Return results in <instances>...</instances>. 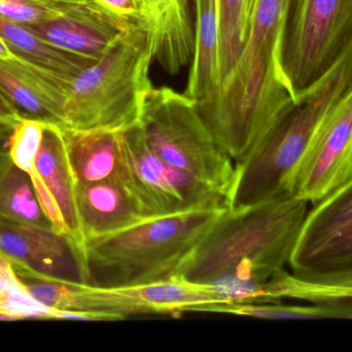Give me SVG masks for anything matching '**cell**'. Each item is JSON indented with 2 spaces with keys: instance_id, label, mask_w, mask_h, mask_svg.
Masks as SVG:
<instances>
[{
  "instance_id": "19",
  "label": "cell",
  "mask_w": 352,
  "mask_h": 352,
  "mask_svg": "<svg viewBox=\"0 0 352 352\" xmlns=\"http://www.w3.org/2000/svg\"><path fill=\"white\" fill-rule=\"evenodd\" d=\"M0 92L25 117L59 125L50 70L20 57L0 59Z\"/></svg>"
},
{
  "instance_id": "30",
  "label": "cell",
  "mask_w": 352,
  "mask_h": 352,
  "mask_svg": "<svg viewBox=\"0 0 352 352\" xmlns=\"http://www.w3.org/2000/svg\"><path fill=\"white\" fill-rule=\"evenodd\" d=\"M16 57H18V56L12 53V50L6 45V41L0 37V59H14Z\"/></svg>"
},
{
  "instance_id": "2",
  "label": "cell",
  "mask_w": 352,
  "mask_h": 352,
  "mask_svg": "<svg viewBox=\"0 0 352 352\" xmlns=\"http://www.w3.org/2000/svg\"><path fill=\"white\" fill-rule=\"evenodd\" d=\"M289 0H258L237 62L214 96L198 107L221 148L239 163L294 101L283 68Z\"/></svg>"
},
{
  "instance_id": "32",
  "label": "cell",
  "mask_w": 352,
  "mask_h": 352,
  "mask_svg": "<svg viewBox=\"0 0 352 352\" xmlns=\"http://www.w3.org/2000/svg\"><path fill=\"white\" fill-rule=\"evenodd\" d=\"M256 2H258V0H246V30H248V21H250V17H252V12H254V8H256Z\"/></svg>"
},
{
  "instance_id": "6",
  "label": "cell",
  "mask_w": 352,
  "mask_h": 352,
  "mask_svg": "<svg viewBox=\"0 0 352 352\" xmlns=\"http://www.w3.org/2000/svg\"><path fill=\"white\" fill-rule=\"evenodd\" d=\"M140 125L159 158L227 196L235 163L215 140L196 101L170 87H153Z\"/></svg>"
},
{
  "instance_id": "25",
  "label": "cell",
  "mask_w": 352,
  "mask_h": 352,
  "mask_svg": "<svg viewBox=\"0 0 352 352\" xmlns=\"http://www.w3.org/2000/svg\"><path fill=\"white\" fill-rule=\"evenodd\" d=\"M45 123L47 122L23 117L10 134L8 155L12 163L29 177L37 173L36 159L43 143Z\"/></svg>"
},
{
  "instance_id": "20",
  "label": "cell",
  "mask_w": 352,
  "mask_h": 352,
  "mask_svg": "<svg viewBox=\"0 0 352 352\" xmlns=\"http://www.w3.org/2000/svg\"><path fill=\"white\" fill-rule=\"evenodd\" d=\"M0 37L18 57L55 74L72 76L98 59L82 57L54 47L26 25L0 16Z\"/></svg>"
},
{
  "instance_id": "18",
  "label": "cell",
  "mask_w": 352,
  "mask_h": 352,
  "mask_svg": "<svg viewBox=\"0 0 352 352\" xmlns=\"http://www.w3.org/2000/svg\"><path fill=\"white\" fill-rule=\"evenodd\" d=\"M194 49L184 94L198 107L219 86V22L217 0H194Z\"/></svg>"
},
{
  "instance_id": "33",
  "label": "cell",
  "mask_w": 352,
  "mask_h": 352,
  "mask_svg": "<svg viewBox=\"0 0 352 352\" xmlns=\"http://www.w3.org/2000/svg\"><path fill=\"white\" fill-rule=\"evenodd\" d=\"M0 322H12V320L10 316L6 315V314L0 312Z\"/></svg>"
},
{
  "instance_id": "9",
  "label": "cell",
  "mask_w": 352,
  "mask_h": 352,
  "mask_svg": "<svg viewBox=\"0 0 352 352\" xmlns=\"http://www.w3.org/2000/svg\"><path fill=\"white\" fill-rule=\"evenodd\" d=\"M289 265L310 282L352 274V179L307 213Z\"/></svg>"
},
{
  "instance_id": "31",
  "label": "cell",
  "mask_w": 352,
  "mask_h": 352,
  "mask_svg": "<svg viewBox=\"0 0 352 352\" xmlns=\"http://www.w3.org/2000/svg\"><path fill=\"white\" fill-rule=\"evenodd\" d=\"M324 284L341 285V287H352V274L347 276L340 277V278L333 279L330 281H324Z\"/></svg>"
},
{
  "instance_id": "10",
  "label": "cell",
  "mask_w": 352,
  "mask_h": 352,
  "mask_svg": "<svg viewBox=\"0 0 352 352\" xmlns=\"http://www.w3.org/2000/svg\"><path fill=\"white\" fill-rule=\"evenodd\" d=\"M68 309L85 313H103L118 320L138 314L178 316L197 307L225 303L208 285L179 278L140 287L101 289L84 282H72L67 293Z\"/></svg>"
},
{
  "instance_id": "1",
  "label": "cell",
  "mask_w": 352,
  "mask_h": 352,
  "mask_svg": "<svg viewBox=\"0 0 352 352\" xmlns=\"http://www.w3.org/2000/svg\"><path fill=\"white\" fill-rule=\"evenodd\" d=\"M307 209L296 198L225 207L175 278L208 285L225 303L258 302L263 285L289 264Z\"/></svg>"
},
{
  "instance_id": "16",
  "label": "cell",
  "mask_w": 352,
  "mask_h": 352,
  "mask_svg": "<svg viewBox=\"0 0 352 352\" xmlns=\"http://www.w3.org/2000/svg\"><path fill=\"white\" fill-rule=\"evenodd\" d=\"M78 208L86 241L118 233L146 219L121 177L78 183Z\"/></svg>"
},
{
  "instance_id": "21",
  "label": "cell",
  "mask_w": 352,
  "mask_h": 352,
  "mask_svg": "<svg viewBox=\"0 0 352 352\" xmlns=\"http://www.w3.org/2000/svg\"><path fill=\"white\" fill-rule=\"evenodd\" d=\"M6 225L53 229L35 196L30 177L12 163L8 153L0 157V227Z\"/></svg>"
},
{
  "instance_id": "28",
  "label": "cell",
  "mask_w": 352,
  "mask_h": 352,
  "mask_svg": "<svg viewBox=\"0 0 352 352\" xmlns=\"http://www.w3.org/2000/svg\"><path fill=\"white\" fill-rule=\"evenodd\" d=\"M23 117L25 116L0 92V122L14 127Z\"/></svg>"
},
{
  "instance_id": "14",
  "label": "cell",
  "mask_w": 352,
  "mask_h": 352,
  "mask_svg": "<svg viewBox=\"0 0 352 352\" xmlns=\"http://www.w3.org/2000/svg\"><path fill=\"white\" fill-rule=\"evenodd\" d=\"M0 253L10 262L66 280L82 281L78 256L66 236L53 229L0 227Z\"/></svg>"
},
{
  "instance_id": "11",
  "label": "cell",
  "mask_w": 352,
  "mask_h": 352,
  "mask_svg": "<svg viewBox=\"0 0 352 352\" xmlns=\"http://www.w3.org/2000/svg\"><path fill=\"white\" fill-rule=\"evenodd\" d=\"M352 179V88L329 112L304 157L294 198L320 202Z\"/></svg>"
},
{
  "instance_id": "13",
  "label": "cell",
  "mask_w": 352,
  "mask_h": 352,
  "mask_svg": "<svg viewBox=\"0 0 352 352\" xmlns=\"http://www.w3.org/2000/svg\"><path fill=\"white\" fill-rule=\"evenodd\" d=\"M138 25L156 61L176 74L190 63L194 49V0H138Z\"/></svg>"
},
{
  "instance_id": "29",
  "label": "cell",
  "mask_w": 352,
  "mask_h": 352,
  "mask_svg": "<svg viewBox=\"0 0 352 352\" xmlns=\"http://www.w3.org/2000/svg\"><path fill=\"white\" fill-rule=\"evenodd\" d=\"M12 128L14 127L0 122V157L8 153V142H10Z\"/></svg>"
},
{
  "instance_id": "24",
  "label": "cell",
  "mask_w": 352,
  "mask_h": 352,
  "mask_svg": "<svg viewBox=\"0 0 352 352\" xmlns=\"http://www.w3.org/2000/svg\"><path fill=\"white\" fill-rule=\"evenodd\" d=\"M219 22V85L237 62L246 39V0H217Z\"/></svg>"
},
{
  "instance_id": "3",
  "label": "cell",
  "mask_w": 352,
  "mask_h": 352,
  "mask_svg": "<svg viewBox=\"0 0 352 352\" xmlns=\"http://www.w3.org/2000/svg\"><path fill=\"white\" fill-rule=\"evenodd\" d=\"M352 88V43L332 68L298 95L242 161L227 194L228 208L294 198L298 172L329 112Z\"/></svg>"
},
{
  "instance_id": "15",
  "label": "cell",
  "mask_w": 352,
  "mask_h": 352,
  "mask_svg": "<svg viewBox=\"0 0 352 352\" xmlns=\"http://www.w3.org/2000/svg\"><path fill=\"white\" fill-rule=\"evenodd\" d=\"M36 167L61 213L66 237L78 256L86 283V240L78 208V181L70 165L61 126L45 123Z\"/></svg>"
},
{
  "instance_id": "27",
  "label": "cell",
  "mask_w": 352,
  "mask_h": 352,
  "mask_svg": "<svg viewBox=\"0 0 352 352\" xmlns=\"http://www.w3.org/2000/svg\"><path fill=\"white\" fill-rule=\"evenodd\" d=\"M111 14H117L126 20L138 23L140 19L138 0H91Z\"/></svg>"
},
{
  "instance_id": "22",
  "label": "cell",
  "mask_w": 352,
  "mask_h": 352,
  "mask_svg": "<svg viewBox=\"0 0 352 352\" xmlns=\"http://www.w3.org/2000/svg\"><path fill=\"white\" fill-rule=\"evenodd\" d=\"M194 312L262 320H352V301L312 302V305H287L279 301L210 304L200 306Z\"/></svg>"
},
{
  "instance_id": "26",
  "label": "cell",
  "mask_w": 352,
  "mask_h": 352,
  "mask_svg": "<svg viewBox=\"0 0 352 352\" xmlns=\"http://www.w3.org/2000/svg\"><path fill=\"white\" fill-rule=\"evenodd\" d=\"M69 0H0V16L24 25L58 18L65 12Z\"/></svg>"
},
{
  "instance_id": "23",
  "label": "cell",
  "mask_w": 352,
  "mask_h": 352,
  "mask_svg": "<svg viewBox=\"0 0 352 352\" xmlns=\"http://www.w3.org/2000/svg\"><path fill=\"white\" fill-rule=\"evenodd\" d=\"M0 312L18 320H65V311L47 307L31 293L8 258L0 253Z\"/></svg>"
},
{
  "instance_id": "12",
  "label": "cell",
  "mask_w": 352,
  "mask_h": 352,
  "mask_svg": "<svg viewBox=\"0 0 352 352\" xmlns=\"http://www.w3.org/2000/svg\"><path fill=\"white\" fill-rule=\"evenodd\" d=\"M135 25L91 0H69L61 16L26 26L58 49L96 60Z\"/></svg>"
},
{
  "instance_id": "17",
  "label": "cell",
  "mask_w": 352,
  "mask_h": 352,
  "mask_svg": "<svg viewBox=\"0 0 352 352\" xmlns=\"http://www.w3.org/2000/svg\"><path fill=\"white\" fill-rule=\"evenodd\" d=\"M70 165L78 183H94L122 177V130L62 127Z\"/></svg>"
},
{
  "instance_id": "5",
  "label": "cell",
  "mask_w": 352,
  "mask_h": 352,
  "mask_svg": "<svg viewBox=\"0 0 352 352\" xmlns=\"http://www.w3.org/2000/svg\"><path fill=\"white\" fill-rule=\"evenodd\" d=\"M223 209L146 218L87 240V284L120 289L175 278Z\"/></svg>"
},
{
  "instance_id": "7",
  "label": "cell",
  "mask_w": 352,
  "mask_h": 352,
  "mask_svg": "<svg viewBox=\"0 0 352 352\" xmlns=\"http://www.w3.org/2000/svg\"><path fill=\"white\" fill-rule=\"evenodd\" d=\"M352 43V0H289L283 68L294 99L322 78Z\"/></svg>"
},
{
  "instance_id": "8",
  "label": "cell",
  "mask_w": 352,
  "mask_h": 352,
  "mask_svg": "<svg viewBox=\"0 0 352 352\" xmlns=\"http://www.w3.org/2000/svg\"><path fill=\"white\" fill-rule=\"evenodd\" d=\"M122 180L144 218L227 207L223 192L159 158L148 147L140 122L122 130Z\"/></svg>"
},
{
  "instance_id": "4",
  "label": "cell",
  "mask_w": 352,
  "mask_h": 352,
  "mask_svg": "<svg viewBox=\"0 0 352 352\" xmlns=\"http://www.w3.org/2000/svg\"><path fill=\"white\" fill-rule=\"evenodd\" d=\"M152 51L140 25L102 57L72 76L54 74L59 125L72 130H124L140 122L150 79Z\"/></svg>"
}]
</instances>
